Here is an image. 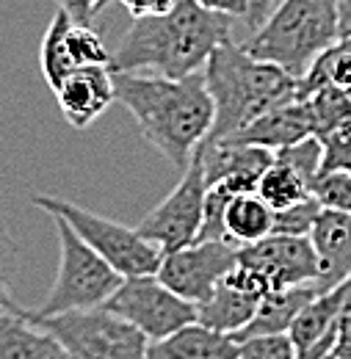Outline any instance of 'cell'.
Here are the masks:
<instances>
[{
  "label": "cell",
  "instance_id": "1",
  "mask_svg": "<svg viewBox=\"0 0 351 359\" xmlns=\"http://www.w3.org/2000/svg\"><path fill=\"white\" fill-rule=\"evenodd\" d=\"M117 100L128 108L141 135L175 166L191 163L194 152L211 138L216 108L205 72L188 78H161L138 72H114Z\"/></svg>",
  "mask_w": 351,
  "mask_h": 359
},
{
  "label": "cell",
  "instance_id": "2",
  "mask_svg": "<svg viewBox=\"0 0 351 359\" xmlns=\"http://www.w3.org/2000/svg\"><path fill=\"white\" fill-rule=\"evenodd\" d=\"M232 17L208 11L197 0H177L169 14L133 20L119 47L111 53V69H152L172 81L188 78L205 69L216 47L232 42Z\"/></svg>",
  "mask_w": 351,
  "mask_h": 359
},
{
  "label": "cell",
  "instance_id": "3",
  "mask_svg": "<svg viewBox=\"0 0 351 359\" xmlns=\"http://www.w3.org/2000/svg\"><path fill=\"white\" fill-rule=\"evenodd\" d=\"M202 72L216 108L211 141L230 138L246 125H252L258 116L302 97L299 78L249 55L244 45L235 42H224L216 47Z\"/></svg>",
  "mask_w": 351,
  "mask_h": 359
},
{
  "label": "cell",
  "instance_id": "4",
  "mask_svg": "<svg viewBox=\"0 0 351 359\" xmlns=\"http://www.w3.org/2000/svg\"><path fill=\"white\" fill-rule=\"evenodd\" d=\"M340 42V0H279L241 45L249 55L305 78L321 53Z\"/></svg>",
  "mask_w": 351,
  "mask_h": 359
},
{
  "label": "cell",
  "instance_id": "5",
  "mask_svg": "<svg viewBox=\"0 0 351 359\" xmlns=\"http://www.w3.org/2000/svg\"><path fill=\"white\" fill-rule=\"evenodd\" d=\"M50 219L55 224L58 246H61L58 273H55L53 287L47 290V299L37 310H25V315L53 318V315L102 310L105 302L122 285V276L111 269L97 252H91L78 238V232L64 219H55V216H50Z\"/></svg>",
  "mask_w": 351,
  "mask_h": 359
},
{
  "label": "cell",
  "instance_id": "6",
  "mask_svg": "<svg viewBox=\"0 0 351 359\" xmlns=\"http://www.w3.org/2000/svg\"><path fill=\"white\" fill-rule=\"evenodd\" d=\"M31 202L44 213L64 219L78 232V238L88 249L97 252L122 279L158 273L164 252L155 243H150L147 238H141L138 229H131V226L119 224L114 219H105L100 213H91L86 208H81L69 199H61V196L37 194Z\"/></svg>",
  "mask_w": 351,
  "mask_h": 359
},
{
  "label": "cell",
  "instance_id": "7",
  "mask_svg": "<svg viewBox=\"0 0 351 359\" xmlns=\"http://www.w3.org/2000/svg\"><path fill=\"white\" fill-rule=\"evenodd\" d=\"M20 313L25 315V310L20 307ZM25 318L47 329L72 359H150V340L125 318L108 310Z\"/></svg>",
  "mask_w": 351,
  "mask_h": 359
},
{
  "label": "cell",
  "instance_id": "8",
  "mask_svg": "<svg viewBox=\"0 0 351 359\" xmlns=\"http://www.w3.org/2000/svg\"><path fill=\"white\" fill-rule=\"evenodd\" d=\"M102 310L125 318L150 343L164 340L197 320V304L177 296L155 273L122 279V285L105 302Z\"/></svg>",
  "mask_w": 351,
  "mask_h": 359
},
{
  "label": "cell",
  "instance_id": "9",
  "mask_svg": "<svg viewBox=\"0 0 351 359\" xmlns=\"http://www.w3.org/2000/svg\"><path fill=\"white\" fill-rule=\"evenodd\" d=\"M205 194H208L205 163H202V152L197 149L175 191L152 213H147L135 229L141 232V238L155 243L164 255H172L177 249L197 243L202 229V216H205Z\"/></svg>",
  "mask_w": 351,
  "mask_h": 359
},
{
  "label": "cell",
  "instance_id": "10",
  "mask_svg": "<svg viewBox=\"0 0 351 359\" xmlns=\"http://www.w3.org/2000/svg\"><path fill=\"white\" fill-rule=\"evenodd\" d=\"M238 246L230 241H197L185 249L164 255L158 279L191 304H202L221 279L235 269Z\"/></svg>",
  "mask_w": 351,
  "mask_h": 359
},
{
  "label": "cell",
  "instance_id": "11",
  "mask_svg": "<svg viewBox=\"0 0 351 359\" xmlns=\"http://www.w3.org/2000/svg\"><path fill=\"white\" fill-rule=\"evenodd\" d=\"M238 263L255 271L265 282L268 293L299 287V285H315L321 276L318 255L310 238L268 235L260 243L238 249Z\"/></svg>",
  "mask_w": 351,
  "mask_h": 359
},
{
  "label": "cell",
  "instance_id": "12",
  "mask_svg": "<svg viewBox=\"0 0 351 359\" xmlns=\"http://www.w3.org/2000/svg\"><path fill=\"white\" fill-rule=\"evenodd\" d=\"M265 296L268 287L263 279L246 266L235 263V269L216 285V290L202 304H197V320L208 329L235 337L252 323Z\"/></svg>",
  "mask_w": 351,
  "mask_h": 359
},
{
  "label": "cell",
  "instance_id": "13",
  "mask_svg": "<svg viewBox=\"0 0 351 359\" xmlns=\"http://www.w3.org/2000/svg\"><path fill=\"white\" fill-rule=\"evenodd\" d=\"M205 163V182L221 185L230 194H258L263 172L274 163V152L260 147L232 144V141H205L199 147Z\"/></svg>",
  "mask_w": 351,
  "mask_h": 359
},
{
  "label": "cell",
  "instance_id": "14",
  "mask_svg": "<svg viewBox=\"0 0 351 359\" xmlns=\"http://www.w3.org/2000/svg\"><path fill=\"white\" fill-rule=\"evenodd\" d=\"M55 102L64 114V119L75 130H86L91 122H97L111 102H117L114 89V69L111 67H84L72 72L58 89Z\"/></svg>",
  "mask_w": 351,
  "mask_h": 359
},
{
  "label": "cell",
  "instance_id": "15",
  "mask_svg": "<svg viewBox=\"0 0 351 359\" xmlns=\"http://www.w3.org/2000/svg\"><path fill=\"white\" fill-rule=\"evenodd\" d=\"M310 243L321 266L315 287L324 296L340 287L351 276V216L338 210H321L318 222L310 232Z\"/></svg>",
  "mask_w": 351,
  "mask_h": 359
},
{
  "label": "cell",
  "instance_id": "16",
  "mask_svg": "<svg viewBox=\"0 0 351 359\" xmlns=\"http://www.w3.org/2000/svg\"><path fill=\"white\" fill-rule=\"evenodd\" d=\"M307 135H312V116H310L307 100L299 97V100H291V102L268 111L263 116H258L252 125H246L244 130L232 133L230 138H221V141L279 152L285 147H293V144L305 141Z\"/></svg>",
  "mask_w": 351,
  "mask_h": 359
},
{
  "label": "cell",
  "instance_id": "17",
  "mask_svg": "<svg viewBox=\"0 0 351 359\" xmlns=\"http://www.w3.org/2000/svg\"><path fill=\"white\" fill-rule=\"evenodd\" d=\"M150 359H238V343L232 334L194 320L175 334L150 343Z\"/></svg>",
  "mask_w": 351,
  "mask_h": 359
},
{
  "label": "cell",
  "instance_id": "18",
  "mask_svg": "<svg viewBox=\"0 0 351 359\" xmlns=\"http://www.w3.org/2000/svg\"><path fill=\"white\" fill-rule=\"evenodd\" d=\"M0 359H72L69 351L42 326L14 307L0 313Z\"/></svg>",
  "mask_w": 351,
  "mask_h": 359
},
{
  "label": "cell",
  "instance_id": "19",
  "mask_svg": "<svg viewBox=\"0 0 351 359\" xmlns=\"http://www.w3.org/2000/svg\"><path fill=\"white\" fill-rule=\"evenodd\" d=\"M315 296H321L315 285H299V287L268 293L260 302V310L252 318V323L235 334V343L249 340V337H265V334H288L293 320Z\"/></svg>",
  "mask_w": 351,
  "mask_h": 359
},
{
  "label": "cell",
  "instance_id": "20",
  "mask_svg": "<svg viewBox=\"0 0 351 359\" xmlns=\"http://www.w3.org/2000/svg\"><path fill=\"white\" fill-rule=\"evenodd\" d=\"M224 232H227V241L238 249L260 243L274 232V210L258 194H241L227 205Z\"/></svg>",
  "mask_w": 351,
  "mask_h": 359
},
{
  "label": "cell",
  "instance_id": "21",
  "mask_svg": "<svg viewBox=\"0 0 351 359\" xmlns=\"http://www.w3.org/2000/svg\"><path fill=\"white\" fill-rule=\"evenodd\" d=\"M338 318H340V290L338 287L324 296H315L293 320V326L288 329V337H291L296 354L332 337L338 329Z\"/></svg>",
  "mask_w": 351,
  "mask_h": 359
},
{
  "label": "cell",
  "instance_id": "22",
  "mask_svg": "<svg viewBox=\"0 0 351 359\" xmlns=\"http://www.w3.org/2000/svg\"><path fill=\"white\" fill-rule=\"evenodd\" d=\"M321 86H338L351 97V36L340 39L315 58V64L302 78V97Z\"/></svg>",
  "mask_w": 351,
  "mask_h": 359
},
{
  "label": "cell",
  "instance_id": "23",
  "mask_svg": "<svg viewBox=\"0 0 351 359\" xmlns=\"http://www.w3.org/2000/svg\"><path fill=\"white\" fill-rule=\"evenodd\" d=\"M69 17L64 11H55L53 22L47 25L42 39V50H39V61H42V75L47 81V86L55 91L72 72H78V67L72 64L69 58V50H67V28H69Z\"/></svg>",
  "mask_w": 351,
  "mask_h": 359
},
{
  "label": "cell",
  "instance_id": "24",
  "mask_svg": "<svg viewBox=\"0 0 351 359\" xmlns=\"http://www.w3.org/2000/svg\"><path fill=\"white\" fill-rule=\"evenodd\" d=\"M258 196L277 213V210H285V208L307 199L310 182L302 175H296L291 166H285L274 158V163L265 169L258 182Z\"/></svg>",
  "mask_w": 351,
  "mask_h": 359
},
{
  "label": "cell",
  "instance_id": "25",
  "mask_svg": "<svg viewBox=\"0 0 351 359\" xmlns=\"http://www.w3.org/2000/svg\"><path fill=\"white\" fill-rule=\"evenodd\" d=\"M305 100L312 116V135L318 141L351 122V97L338 86H321L305 94Z\"/></svg>",
  "mask_w": 351,
  "mask_h": 359
},
{
  "label": "cell",
  "instance_id": "26",
  "mask_svg": "<svg viewBox=\"0 0 351 359\" xmlns=\"http://www.w3.org/2000/svg\"><path fill=\"white\" fill-rule=\"evenodd\" d=\"M64 39H67L69 58L78 69H84V67H111V53L105 50V42L91 28L69 22Z\"/></svg>",
  "mask_w": 351,
  "mask_h": 359
},
{
  "label": "cell",
  "instance_id": "27",
  "mask_svg": "<svg viewBox=\"0 0 351 359\" xmlns=\"http://www.w3.org/2000/svg\"><path fill=\"white\" fill-rule=\"evenodd\" d=\"M274 158L285 166H291L296 175L307 180L310 185L315 182V177L321 175L324 169V144L315 138V135H307L305 141L293 144V147H285L279 152H274Z\"/></svg>",
  "mask_w": 351,
  "mask_h": 359
},
{
  "label": "cell",
  "instance_id": "28",
  "mask_svg": "<svg viewBox=\"0 0 351 359\" xmlns=\"http://www.w3.org/2000/svg\"><path fill=\"white\" fill-rule=\"evenodd\" d=\"M321 205L318 199L310 194L307 199L285 208V210H277L274 213V232L271 235H291V238H310L312 226L321 216Z\"/></svg>",
  "mask_w": 351,
  "mask_h": 359
},
{
  "label": "cell",
  "instance_id": "29",
  "mask_svg": "<svg viewBox=\"0 0 351 359\" xmlns=\"http://www.w3.org/2000/svg\"><path fill=\"white\" fill-rule=\"evenodd\" d=\"M310 194L324 210H338L351 216V172H321L310 185Z\"/></svg>",
  "mask_w": 351,
  "mask_h": 359
},
{
  "label": "cell",
  "instance_id": "30",
  "mask_svg": "<svg viewBox=\"0 0 351 359\" xmlns=\"http://www.w3.org/2000/svg\"><path fill=\"white\" fill-rule=\"evenodd\" d=\"M20 266V252L17 243L8 232V226L0 222V313H11L17 304L11 302V285H14V271Z\"/></svg>",
  "mask_w": 351,
  "mask_h": 359
},
{
  "label": "cell",
  "instance_id": "31",
  "mask_svg": "<svg viewBox=\"0 0 351 359\" xmlns=\"http://www.w3.org/2000/svg\"><path fill=\"white\" fill-rule=\"evenodd\" d=\"M238 359H296V348L288 334H265L238 343Z\"/></svg>",
  "mask_w": 351,
  "mask_h": 359
},
{
  "label": "cell",
  "instance_id": "32",
  "mask_svg": "<svg viewBox=\"0 0 351 359\" xmlns=\"http://www.w3.org/2000/svg\"><path fill=\"white\" fill-rule=\"evenodd\" d=\"M324 144V169L321 172H351V122L335 133L321 138Z\"/></svg>",
  "mask_w": 351,
  "mask_h": 359
},
{
  "label": "cell",
  "instance_id": "33",
  "mask_svg": "<svg viewBox=\"0 0 351 359\" xmlns=\"http://www.w3.org/2000/svg\"><path fill=\"white\" fill-rule=\"evenodd\" d=\"M55 3H58V11H64L75 25L91 28L94 17L105 8L108 0H55Z\"/></svg>",
  "mask_w": 351,
  "mask_h": 359
},
{
  "label": "cell",
  "instance_id": "34",
  "mask_svg": "<svg viewBox=\"0 0 351 359\" xmlns=\"http://www.w3.org/2000/svg\"><path fill=\"white\" fill-rule=\"evenodd\" d=\"M128 11H131L133 20H141V17H161V14H169L175 8L177 0H119Z\"/></svg>",
  "mask_w": 351,
  "mask_h": 359
},
{
  "label": "cell",
  "instance_id": "35",
  "mask_svg": "<svg viewBox=\"0 0 351 359\" xmlns=\"http://www.w3.org/2000/svg\"><path fill=\"white\" fill-rule=\"evenodd\" d=\"M202 8L208 11H216L224 17H232V20H244L249 17V0H197Z\"/></svg>",
  "mask_w": 351,
  "mask_h": 359
},
{
  "label": "cell",
  "instance_id": "36",
  "mask_svg": "<svg viewBox=\"0 0 351 359\" xmlns=\"http://www.w3.org/2000/svg\"><path fill=\"white\" fill-rule=\"evenodd\" d=\"M329 359H351V313L338 318V332H335V346Z\"/></svg>",
  "mask_w": 351,
  "mask_h": 359
},
{
  "label": "cell",
  "instance_id": "37",
  "mask_svg": "<svg viewBox=\"0 0 351 359\" xmlns=\"http://www.w3.org/2000/svg\"><path fill=\"white\" fill-rule=\"evenodd\" d=\"M279 0H249V17H246V25H249V34L258 31L265 22V17L274 11Z\"/></svg>",
  "mask_w": 351,
  "mask_h": 359
},
{
  "label": "cell",
  "instance_id": "38",
  "mask_svg": "<svg viewBox=\"0 0 351 359\" xmlns=\"http://www.w3.org/2000/svg\"><path fill=\"white\" fill-rule=\"evenodd\" d=\"M351 36V0H340V39Z\"/></svg>",
  "mask_w": 351,
  "mask_h": 359
},
{
  "label": "cell",
  "instance_id": "39",
  "mask_svg": "<svg viewBox=\"0 0 351 359\" xmlns=\"http://www.w3.org/2000/svg\"><path fill=\"white\" fill-rule=\"evenodd\" d=\"M338 290H340V315L351 313V276L338 287Z\"/></svg>",
  "mask_w": 351,
  "mask_h": 359
},
{
  "label": "cell",
  "instance_id": "40",
  "mask_svg": "<svg viewBox=\"0 0 351 359\" xmlns=\"http://www.w3.org/2000/svg\"><path fill=\"white\" fill-rule=\"evenodd\" d=\"M326 359H329V357H326Z\"/></svg>",
  "mask_w": 351,
  "mask_h": 359
}]
</instances>
